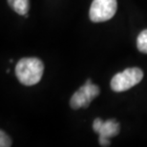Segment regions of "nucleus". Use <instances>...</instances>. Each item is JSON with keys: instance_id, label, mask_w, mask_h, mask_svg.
I'll use <instances>...</instances> for the list:
<instances>
[{"instance_id": "obj_1", "label": "nucleus", "mask_w": 147, "mask_h": 147, "mask_svg": "<svg viewBox=\"0 0 147 147\" xmlns=\"http://www.w3.org/2000/svg\"><path fill=\"white\" fill-rule=\"evenodd\" d=\"M44 73V64L37 57H24L19 59L16 66V75L19 82L26 86L36 85L41 80Z\"/></svg>"}, {"instance_id": "obj_2", "label": "nucleus", "mask_w": 147, "mask_h": 147, "mask_svg": "<svg viewBox=\"0 0 147 147\" xmlns=\"http://www.w3.org/2000/svg\"><path fill=\"white\" fill-rule=\"evenodd\" d=\"M143 78V72L138 67L127 68L121 73L116 74L111 79L110 86L114 92H124L139 84Z\"/></svg>"}, {"instance_id": "obj_3", "label": "nucleus", "mask_w": 147, "mask_h": 147, "mask_svg": "<svg viewBox=\"0 0 147 147\" xmlns=\"http://www.w3.org/2000/svg\"><path fill=\"white\" fill-rule=\"evenodd\" d=\"M100 89L98 85L93 84L91 79L85 82L76 92L74 94L70 100V106L74 110L79 108H87L90 105L91 101L99 95Z\"/></svg>"}, {"instance_id": "obj_4", "label": "nucleus", "mask_w": 147, "mask_h": 147, "mask_svg": "<svg viewBox=\"0 0 147 147\" xmlns=\"http://www.w3.org/2000/svg\"><path fill=\"white\" fill-rule=\"evenodd\" d=\"M117 9V0H93L89 11L92 22H105L115 16Z\"/></svg>"}, {"instance_id": "obj_5", "label": "nucleus", "mask_w": 147, "mask_h": 147, "mask_svg": "<svg viewBox=\"0 0 147 147\" xmlns=\"http://www.w3.org/2000/svg\"><path fill=\"white\" fill-rule=\"evenodd\" d=\"M93 129L99 136L111 139L116 137L119 133V123L116 119L102 120L101 119H96L93 122Z\"/></svg>"}, {"instance_id": "obj_6", "label": "nucleus", "mask_w": 147, "mask_h": 147, "mask_svg": "<svg viewBox=\"0 0 147 147\" xmlns=\"http://www.w3.org/2000/svg\"><path fill=\"white\" fill-rule=\"evenodd\" d=\"M9 6L20 16H25L28 13L30 9V2L29 0H8Z\"/></svg>"}, {"instance_id": "obj_7", "label": "nucleus", "mask_w": 147, "mask_h": 147, "mask_svg": "<svg viewBox=\"0 0 147 147\" xmlns=\"http://www.w3.org/2000/svg\"><path fill=\"white\" fill-rule=\"evenodd\" d=\"M137 47L140 52L147 54V29L140 33L137 38Z\"/></svg>"}, {"instance_id": "obj_8", "label": "nucleus", "mask_w": 147, "mask_h": 147, "mask_svg": "<svg viewBox=\"0 0 147 147\" xmlns=\"http://www.w3.org/2000/svg\"><path fill=\"white\" fill-rule=\"evenodd\" d=\"M11 140L8 136V134L3 130L0 131V146L1 147H10L11 146Z\"/></svg>"}, {"instance_id": "obj_9", "label": "nucleus", "mask_w": 147, "mask_h": 147, "mask_svg": "<svg viewBox=\"0 0 147 147\" xmlns=\"http://www.w3.org/2000/svg\"><path fill=\"white\" fill-rule=\"evenodd\" d=\"M98 142L100 146H109L110 145V139H108V138H105V137H101L99 136V139H98Z\"/></svg>"}]
</instances>
